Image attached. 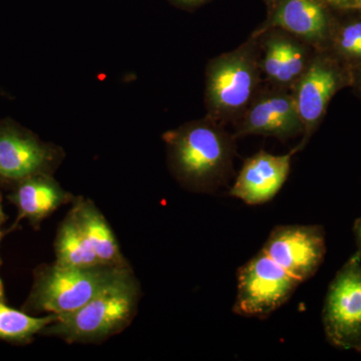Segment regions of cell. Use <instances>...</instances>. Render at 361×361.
Returning <instances> with one entry per match:
<instances>
[{
	"label": "cell",
	"mask_w": 361,
	"mask_h": 361,
	"mask_svg": "<svg viewBox=\"0 0 361 361\" xmlns=\"http://www.w3.org/2000/svg\"><path fill=\"white\" fill-rule=\"evenodd\" d=\"M336 16L322 0H274L268 20L260 30L279 28L317 51L329 47Z\"/></svg>",
	"instance_id": "12"
},
{
	"label": "cell",
	"mask_w": 361,
	"mask_h": 361,
	"mask_svg": "<svg viewBox=\"0 0 361 361\" xmlns=\"http://www.w3.org/2000/svg\"><path fill=\"white\" fill-rule=\"evenodd\" d=\"M332 11H345L351 9V0H322Z\"/></svg>",
	"instance_id": "19"
},
{
	"label": "cell",
	"mask_w": 361,
	"mask_h": 361,
	"mask_svg": "<svg viewBox=\"0 0 361 361\" xmlns=\"http://www.w3.org/2000/svg\"><path fill=\"white\" fill-rule=\"evenodd\" d=\"M262 251L302 283L322 264L326 251L324 231L315 225L278 226L271 231Z\"/></svg>",
	"instance_id": "8"
},
{
	"label": "cell",
	"mask_w": 361,
	"mask_h": 361,
	"mask_svg": "<svg viewBox=\"0 0 361 361\" xmlns=\"http://www.w3.org/2000/svg\"><path fill=\"white\" fill-rule=\"evenodd\" d=\"M266 1H267L268 4H272V2L274 1V0H266Z\"/></svg>",
	"instance_id": "26"
},
{
	"label": "cell",
	"mask_w": 361,
	"mask_h": 361,
	"mask_svg": "<svg viewBox=\"0 0 361 361\" xmlns=\"http://www.w3.org/2000/svg\"><path fill=\"white\" fill-rule=\"evenodd\" d=\"M54 263L61 266L90 267L102 264L70 212L59 225L54 241Z\"/></svg>",
	"instance_id": "16"
},
{
	"label": "cell",
	"mask_w": 361,
	"mask_h": 361,
	"mask_svg": "<svg viewBox=\"0 0 361 361\" xmlns=\"http://www.w3.org/2000/svg\"><path fill=\"white\" fill-rule=\"evenodd\" d=\"M253 37L260 49L261 71L278 89L292 90L317 51L279 28H268Z\"/></svg>",
	"instance_id": "10"
},
{
	"label": "cell",
	"mask_w": 361,
	"mask_h": 361,
	"mask_svg": "<svg viewBox=\"0 0 361 361\" xmlns=\"http://www.w3.org/2000/svg\"><path fill=\"white\" fill-rule=\"evenodd\" d=\"M262 75L258 40L252 37L234 51L209 61L205 101L209 118L237 122L255 97Z\"/></svg>",
	"instance_id": "3"
},
{
	"label": "cell",
	"mask_w": 361,
	"mask_h": 361,
	"mask_svg": "<svg viewBox=\"0 0 361 361\" xmlns=\"http://www.w3.org/2000/svg\"><path fill=\"white\" fill-rule=\"evenodd\" d=\"M58 315L33 317L13 308L0 300V339L8 341H25L37 334H42L47 325L51 324Z\"/></svg>",
	"instance_id": "18"
},
{
	"label": "cell",
	"mask_w": 361,
	"mask_h": 361,
	"mask_svg": "<svg viewBox=\"0 0 361 361\" xmlns=\"http://www.w3.org/2000/svg\"><path fill=\"white\" fill-rule=\"evenodd\" d=\"M360 350H361V349H360Z\"/></svg>",
	"instance_id": "28"
},
{
	"label": "cell",
	"mask_w": 361,
	"mask_h": 361,
	"mask_svg": "<svg viewBox=\"0 0 361 361\" xmlns=\"http://www.w3.org/2000/svg\"><path fill=\"white\" fill-rule=\"evenodd\" d=\"M351 78H353L351 87H355L356 92L361 96V66L351 70Z\"/></svg>",
	"instance_id": "20"
},
{
	"label": "cell",
	"mask_w": 361,
	"mask_h": 361,
	"mask_svg": "<svg viewBox=\"0 0 361 361\" xmlns=\"http://www.w3.org/2000/svg\"><path fill=\"white\" fill-rule=\"evenodd\" d=\"M4 221V211H2V206H1V199H0V225H1V223Z\"/></svg>",
	"instance_id": "24"
},
{
	"label": "cell",
	"mask_w": 361,
	"mask_h": 361,
	"mask_svg": "<svg viewBox=\"0 0 361 361\" xmlns=\"http://www.w3.org/2000/svg\"><path fill=\"white\" fill-rule=\"evenodd\" d=\"M300 282L261 250L239 269L233 311L266 318L290 299Z\"/></svg>",
	"instance_id": "6"
},
{
	"label": "cell",
	"mask_w": 361,
	"mask_h": 361,
	"mask_svg": "<svg viewBox=\"0 0 361 361\" xmlns=\"http://www.w3.org/2000/svg\"><path fill=\"white\" fill-rule=\"evenodd\" d=\"M73 199L51 174L35 175L20 180L11 196L20 217L35 224H39L61 206L73 203Z\"/></svg>",
	"instance_id": "14"
},
{
	"label": "cell",
	"mask_w": 361,
	"mask_h": 361,
	"mask_svg": "<svg viewBox=\"0 0 361 361\" xmlns=\"http://www.w3.org/2000/svg\"><path fill=\"white\" fill-rule=\"evenodd\" d=\"M70 213L102 264L118 267L130 266L121 251L115 233L94 202L82 197L75 198Z\"/></svg>",
	"instance_id": "15"
},
{
	"label": "cell",
	"mask_w": 361,
	"mask_h": 361,
	"mask_svg": "<svg viewBox=\"0 0 361 361\" xmlns=\"http://www.w3.org/2000/svg\"><path fill=\"white\" fill-rule=\"evenodd\" d=\"M355 13L341 20L336 18L326 49L350 70L361 66V9Z\"/></svg>",
	"instance_id": "17"
},
{
	"label": "cell",
	"mask_w": 361,
	"mask_h": 361,
	"mask_svg": "<svg viewBox=\"0 0 361 361\" xmlns=\"http://www.w3.org/2000/svg\"><path fill=\"white\" fill-rule=\"evenodd\" d=\"M128 267L94 265L68 267L54 263L40 268L28 303L32 310L49 314L78 310L130 272Z\"/></svg>",
	"instance_id": "4"
},
{
	"label": "cell",
	"mask_w": 361,
	"mask_h": 361,
	"mask_svg": "<svg viewBox=\"0 0 361 361\" xmlns=\"http://www.w3.org/2000/svg\"><path fill=\"white\" fill-rule=\"evenodd\" d=\"M141 287L130 270L78 310L58 315L42 332L70 343H97L121 334L134 319Z\"/></svg>",
	"instance_id": "2"
},
{
	"label": "cell",
	"mask_w": 361,
	"mask_h": 361,
	"mask_svg": "<svg viewBox=\"0 0 361 361\" xmlns=\"http://www.w3.org/2000/svg\"><path fill=\"white\" fill-rule=\"evenodd\" d=\"M236 123L234 137L258 135L285 140L303 134L291 90L277 87L257 94Z\"/></svg>",
	"instance_id": "11"
},
{
	"label": "cell",
	"mask_w": 361,
	"mask_h": 361,
	"mask_svg": "<svg viewBox=\"0 0 361 361\" xmlns=\"http://www.w3.org/2000/svg\"><path fill=\"white\" fill-rule=\"evenodd\" d=\"M351 70L326 49L316 51L307 70L291 92L303 125L302 141L293 151H301L322 122L330 102L337 92L351 87Z\"/></svg>",
	"instance_id": "5"
},
{
	"label": "cell",
	"mask_w": 361,
	"mask_h": 361,
	"mask_svg": "<svg viewBox=\"0 0 361 361\" xmlns=\"http://www.w3.org/2000/svg\"><path fill=\"white\" fill-rule=\"evenodd\" d=\"M163 140L171 172L186 189L209 193L229 179L234 137L221 123L206 116L168 130Z\"/></svg>",
	"instance_id": "1"
},
{
	"label": "cell",
	"mask_w": 361,
	"mask_h": 361,
	"mask_svg": "<svg viewBox=\"0 0 361 361\" xmlns=\"http://www.w3.org/2000/svg\"><path fill=\"white\" fill-rule=\"evenodd\" d=\"M0 286L2 287L1 280H0Z\"/></svg>",
	"instance_id": "27"
},
{
	"label": "cell",
	"mask_w": 361,
	"mask_h": 361,
	"mask_svg": "<svg viewBox=\"0 0 361 361\" xmlns=\"http://www.w3.org/2000/svg\"><path fill=\"white\" fill-rule=\"evenodd\" d=\"M2 298H4V287L0 286V300L2 301Z\"/></svg>",
	"instance_id": "25"
},
{
	"label": "cell",
	"mask_w": 361,
	"mask_h": 361,
	"mask_svg": "<svg viewBox=\"0 0 361 361\" xmlns=\"http://www.w3.org/2000/svg\"><path fill=\"white\" fill-rule=\"evenodd\" d=\"M351 9H361V0H351Z\"/></svg>",
	"instance_id": "23"
},
{
	"label": "cell",
	"mask_w": 361,
	"mask_h": 361,
	"mask_svg": "<svg viewBox=\"0 0 361 361\" xmlns=\"http://www.w3.org/2000/svg\"><path fill=\"white\" fill-rule=\"evenodd\" d=\"M173 1L176 2L177 4H180V6H182L194 7L200 6V4L207 1V0H173Z\"/></svg>",
	"instance_id": "21"
},
{
	"label": "cell",
	"mask_w": 361,
	"mask_h": 361,
	"mask_svg": "<svg viewBox=\"0 0 361 361\" xmlns=\"http://www.w3.org/2000/svg\"><path fill=\"white\" fill-rule=\"evenodd\" d=\"M260 151L244 161L230 195L248 205H260L276 196L290 173L292 157Z\"/></svg>",
	"instance_id": "13"
},
{
	"label": "cell",
	"mask_w": 361,
	"mask_h": 361,
	"mask_svg": "<svg viewBox=\"0 0 361 361\" xmlns=\"http://www.w3.org/2000/svg\"><path fill=\"white\" fill-rule=\"evenodd\" d=\"M65 158L61 147L40 141L11 123L0 126V179L20 180L52 174Z\"/></svg>",
	"instance_id": "9"
},
{
	"label": "cell",
	"mask_w": 361,
	"mask_h": 361,
	"mask_svg": "<svg viewBox=\"0 0 361 361\" xmlns=\"http://www.w3.org/2000/svg\"><path fill=\"white\" fill-rule=\"evenodd\" d=\"M356 237H357L358 245H360V253L361 254V218L355 225Z\"/></svg>",
	"instance_id": "22"
},
{
	"label": "cell",
	"mask_w": 361,
	"mask_h": 361,
	"mask_svg": "<svg viewBox=\"0 0 361 361\" xmlns=\"http://www.w3.org/2000/svg\"><path fill=\"white\" fill-rule=\"evenodd\" d=\"M327 341L337 348L361 349V254H355L332 280L322 313Z\"/></svg>",
	"instance_id": "7"
}]
</instances>
